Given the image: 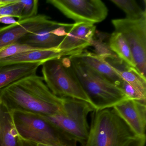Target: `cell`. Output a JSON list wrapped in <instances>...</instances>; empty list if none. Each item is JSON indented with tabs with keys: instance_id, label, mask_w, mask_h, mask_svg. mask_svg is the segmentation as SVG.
<instances>
[{
	"instance_id": "21",
	"label": "cell",
	"mask_w": 146,
	"mask_h": 146,
	"mask_svg": "<svg viewBox=\"0 0 146 146\" xmlns=\"http://www.w3.org/2000/svg\"><path fill=\"white\" fill-rule=\"evenodd\" d=\"M23 10V5L21 0L8 5L0 6V18L10 16L20 19Z\"/></svg>"
},
{
	"instance_id": "25",
	"label": "cell",
	"mask_w": 146,
	"mask_h": 146,
	"mask_svg": "<svg viewBox=\"0 0 146 146\" xmlns=\"http://www.w3.org/2000/svg\"><path fill=\"white\" fill-rule=\"evenodd\" d=\"M17 21L14 19V17L10 16H5L0 18V23L4 24L11 25L16 23Z\"/></svg>"
},
{
	"instance_id": "19",
	"label": "cell",
	"mask_w": 146,
	"mask_h": 146,
	"mask_svg": "<svg viewBox=\"0 0 146 146\" xmlns=\"http://www.w3.org/2000/svg\"><path fill=\"white\" fill-rule=\"evenodd\" d=\"M111 1L124 12L127 19L136 20L146 17V11H143L135 1L111 0Z\"/></svg>"
},
{
	"instance_id": "1",
	"label": "cell",
	"mask_w": 146,
	"mask_h": 146,
	"mask_svg": "<svg viewBox=\"0 0 146 146\" xmlns=\"http://www.w3.org/2000/svg\"><path fill=\"white\" fill-rule=\"evenodd\" d=\"M1 103L9 110L42 116L64 111V98L54 95L36 74L19 79L0 90Z\"/></svg>"
},
{
	"instance_id": "13",
	"label": "cell",
	"mask_w": 146,
	"mask_h": 146,
	"mask_svg": "<svg viewBox=\"0 0 146 146\" xmlns=\"http://www.w3.org/2000/svg\"><path fill=\"white\" fill-rule=\"evenodd\" d=\"M124 81L146 96V78L136 68L127 64L115 54L102 56Z\"/></svg>"
},
{
	"instance_id": "6",
	"label": "cell",
	"mask_w": 146,
	"mask_h": 146,
	"mask_svg": "<svg viewBox=\"0 0 146 146\" xmlns=\"http://www.w3.org/2000/svg\"><path fill=\"white\" fill-rule=\"evenodd\" d=\"M64 100V112L49 116L39 115L84 146L90 129L88 116L94 111V108L84 101L70 98H65Z\"/></svg>"
},
{
	"instance_id": "11",
	"label": "cell",
	"mask_w": 146,
	"mask_h": 146,
	"mask_svg": "<svg viewBox=\"0 0 146 146\" xmlns=\"http://www.w3.org/2000/svg\"><path fill=\"white\" fill-rule=\"evenodd\" d=\"M96 29V26L93 24L73 23L58 49L63 51L82 52L93 44Z\"/></svg>"
},
{
	"instance_id": "17",
	"label": "cell",
	"mask_w": 146,
	"mask_h": 146,
	"mask_svg": "<svg viewBox=\"0 0 146 146\" xmlns=\"http://www.w3.org/2000/svg\"><path fill=\"white\" fill-rule=\"evenodd\" d=\"M18 135L15 129L12 113L1 103L0 112V146H18Z\"/></svg>"
},
{
	"instance_id": "10",
	"label": "cell",
	"mask_w": 146,
	"mask_h": 146,
	"mask_svg": "<svg viewBox=\"0 0 146 146\" xmlns=\"http://www.w3.org/2000/svg\"><path fill=\"white\" fill-rule=\"evenodd\" d=\"M146 102L127 99L113 108L138 137L146 136Z\"/></svg>"
},
{
	"instance_id": "4",
	"label": "cell",
	"mask_w": 146,
	"mask_h": 146,
	"mask_svg": "<svg viewBox=\"0 0 146 146\" xmlns=\"http://www.w3.org/2000/svg\"><path fill=\"white\" fill-rule=\"evenodd\" d=\"M11 111L15 129L22 139L53 146H78L76 141L40 115L24 111Z\"/></svg>"
},
{
	"instance_id": "15",
	"label": "cell",
	"mask_w": 146,
	"mask_h": 146,
	"mask_svg": "<svg viewBox=\"0 0 146 146\" xmlns=\"http://www.w3.org/2000/svg\"><path fill=\"white\" fill-rule=\"evenodd\" d=\"M63 23L55 21L54 23L45 29L25 36L18 42L40 49L58 48L65 37L58 36L53 34L52 31Z\"/></svg>"
},
{
	"instance_id": "24",
	"label": "cell",
	"mask_w": 146,
	"mask_h": 146,
	"mask_svg": "<svg viewBox=\"0 0 146 146\" xmlns=\"http://www.w3.org/2000/svg\"><path fill=\"white\" fill-rule=\"evenodd\" d=\"M146 140V136H137L127 146H145Z\"/></svg>"
},
{
	"instance_id": "9",
	"label": "cell",
	"mask_w": 146,
	"mask_h": 146,
	"mask_svg": "<svg viewBox=\"0 0 146 146\" xmlns=\"http://www.w3.org/2000/svg\"><path fill=\"white\" fill-rule=\"evenodd\" d=\"M46 15L35 17L18 20L16 23L0 27V49L15 42L30 34L35 33L54 23Z\"/></svg>"
},
{
	"instance_id": "18",
	"label": "cell",
	"mask_w": 146,
	"mask_h": 146,
	"mask_svg": "<svg viewBox=\"0 0 146 146\" xmlns=\"http://www.w3.org/2000/svg\"><path fill=\"white\" fill-rule=\"evenodd\" d=\"M109 47L119 58L131 67L136 68L130 48L123 36L114 31L109 39Z\"/></svg>"
},
{
	"instance_id": "27",
	"label": "cell",
	"mask_w": 146,
	"mask_h": 146,
	"mask_svg": "<svg viewBox=\"0 0 146 146\" xmlns=\"http://www.w3.org/2000/svg\"><path fill=\"white\" fill-rule=\"evenodd\" d=\"M36 146H53L48 144H44V143H36Z\"/></svg>"
},
{
	"instance_id": "8",
	"label": "cell",
	"mask_w": 146,
	"mask_h": 146,
	"mask_svg": "<svg viewBox=\"0 0 146 146\" xmlns=\"http://www.w3.org/2000/svg\"><path fill=\"white\" fill-rule=\"evenodd\" d=\"M53 6L75 23L94 24L106 18L108 9L100 0H47Z\"/></svg>"
},
{
	"instance_id": "2",
	"label": "cell",
	"mask_w": 146,
	"mask_h": 146,
	"mask_svg": "<svg viewBox=\"0 0 146 146\" xmlns=\"http://www.w3.org/2000/svg\"><path fill=\"white\" fill-rule=\"evenodd\" d=\"M84 146H127L137 136L113 108L92 112Z\"/></svg>"
},
{
	"instance_id": "5",
	"label": "cell",
	"mask_w": 146,
	"mask_h": 146,
	"mask_svg": "<svg viewBox=\"0 0 146 146\" xmlns=\"http://www.w3.org/2000/svg\"><path fill=\"white\" fill-rule=\"evenodd\" d=\"M42 65L43 80L54 95L84 101L92 106L72 66L69 56L48 60Z\"/></svg>"
},
{
	"instance_id": "29",
	"label": "cell",
	"mask_w": 146,
	"mask_h": 146,
	"mask_svg": "<svg viewBox=\"0 0 146 146\" xmlns=\"http://www.w3.org/2000/svg\"><path fill=\"white\" fill-rule=\"evenodd\" d=\"M1 5H0V6Z\"/></svg>"
},
{
	"instance_id": "16",
	"label": "cell",
	"mask_w": 146,
	"mask_h": 146,
	"mask_svg": "<svg viewBox=\"0 0 146 146\" xmlns=\"http://www.w3.org/2000/svg\"><path fill=\"white\" fill-rule=\"evenodd\" d=\"M42 64L34 63L0 66V90L19 79L36 74Z\"/></svg>"
},
{
	"instance_id": "23",
	"label": "cell",
	"mask_w": 146,
	"mask_h": 146,
	"mask_svg": "<svg viewBox=\"0 0 146 146\" xmlns=\"http://www.w3.org/2000/svg\"><path fill=\"white\" fill-rule=\"evenodd\" d=\"M128 99L146 101V96L136 89L129 84L123 80L119 87Z\"/></svg>"
},
{
	"instance_id": "14",
	"label": "cell",
	"mask_w": 146,
	"mask_h": 146,
	"mask_svg": "<svg viewBox=\"0 0 146 146\" xmlns=\"http://www.w3.org/2000/svg\"><path fill=\"white\" fill-rule=\"evenodd\" d=\"M73 56L114 85L119 88L121 86L123 79L100 54L84 50Z\"/></svg>"
},
{
	"instance_id": "12",
	"label": "cell",
	"mask_w": 146,
	"mask_h": 146,
	"mask_svg": "<svg viewBox=\"0 0 146 146\" xmlns=\"http://www.w3.org/2000/svg\"><path fill=\"white\" fill-rule=\"evenodd\" d=\"M82 52L63 51L58 48L27 51L7 58L1 60L0 66L34 63L43 64L48 60L73 56Z\"/></svg>"
},
{
	"instance_id": "22",
	"label": "cell",
	"mask_w": 146,
	"mask_h": 146,
	"mask_svg": "<svg viewBox=\"0 0 146 146\" xmlns=\"http://www.w3.org/2000/svg\"><path fill=\"white\" fill-rule=\"evenodd\" d=\"M23 5V10L20 19L18 20H23L35 17L38 12V0H21Z\"/></svg>"
},
{
	"instance_id": "28",
	"label": "cell",
	"mask_w": 146,
	"mask_h": 146,
	"mask_svg": "<svg viewBox=\"0 0 146 146\" xmlns=\"http://www.w3.org/2000/svg\"><path fill=\"white\" fill-rule=\"evenodd\" d=\"M1 95H0V112H1Z\"/></svg>"
},
{
	"instance_id": "26",
	"label": "cell",
	"mask_w": 146,
	"mask_h": 146,
	"mask_svg": "<svg viewBox=\"0 0 146 146\" xmlns=\"http://www.w3.org/2000/svg\"><path fill=\"white\" fill-rule=\"evenodd\" d=\"M18 143V146H36V143L23 140L19 137V136Z\"/></svg>"
},
{
	"instance_id": "3",
	"label": "cell",
	"mask_w": 146,
	"mask_h": 146,
	"mask_svg": "<svg viewBox=\"0 0 146 146\" xmlns=\"http://www.w3.org/2000/svg\"><path fill=\"white\" fill-rule=\"evenodd\" d=\"M69 58L72 66L95 110L112 108L128 99L120 88L73 56Z\"/></svg>"
},
{
	"instance_id": "20",
	"label": "cell",
	"mask_w": 146,
	"mask_h": 146,
	"mask_svg": "<svg viewBox=\"0 0 146 146\" xmlns=\"http://www.w3.org/2000/svg\"><path fill=\"white\" fill-rule=\"evenodd\" d=\"M36 50L41 49L19 42H15L0 49V60L12 57L20 53Z\"/></svg>"
},
{
	"instance_id": "7",
	"label": "cell",
	"mask_w": 146,
	"mask_h": 146,
	"mask_svg": "<svg viewBox=\"0 0 146 146\" xmlns=\"http://www.w3.org/2000/svg\"><path fill=\"white\" fill-rule=\"evenodd\" d=\"M115 31L121 33L131 51L136 69L146 77V17L136 20L112 19Z\"/></svg>"
}]
</instances>
